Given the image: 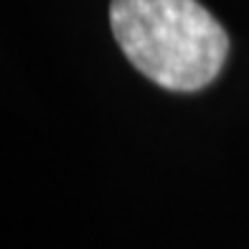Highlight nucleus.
Returning a JSON list of instances; mask_svg holds the SVG:
<instances>
[{"mask_svg":"<svg viewBox=\"0 0 249 249\" xmlns=\"http://www.w3.org/2000/svg\"><path fill=\"white\" fill-rule=\"evenodd\" d=\"M109 23L138 71L173 92H196L216 79L229 36L198 0H112Z\"/></svg>","mask_w":249,"mask_h":249,"instance_id":"f257e3e1","label":"nucleus"}]
</instances>
